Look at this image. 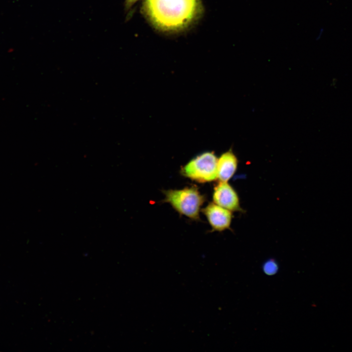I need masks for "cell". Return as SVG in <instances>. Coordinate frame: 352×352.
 <instances>
[{"instance_id": "obj_7", "label": "cell", "mask_w": 352, "mask_h": 352, "mask_svg": "<svg viewBox=\"0 0 352 352\" xmlns=\"http://www.w3.org/2000/svg\"><path fill=\"white\" fill-rule=\"evenodd\" d=\"M265 270L266 273H271L272 272L274 273L275 270L276 269V265L272 263H270L265 264Z\"/></svg>"}, {"instance_id": "obj_3", "label": "cell", "mask_w": 352, "mask_h": 352, "mask_svg": "<svg viewBox=\"0 0 352 352\" xmlns=\"http://www.w3.org/2000/svg\"><path fill=\"white\" fill-rule=\"evenodd\" d=\"M218 159L214 152L203 153L183 166L180 174L198 183L215 181L218 179Z\"/></svg>"}, {"instance_id": "obj_2", "label": "cell", "mask_w": 352, "mask_h": 352, "mask_svg": "<svg viewBox=\"0 0 352 352\" xmlns=\"http://www.w3.org/2000/svg\"><path fill=\"white\" fill-rule=\"evenodd\" d=\"M163 202L169 203L180 215L194 220H200L199 212L206 198L196 186L163 190Z\"/></svg>"}, {"instance_id": "obj_5", "label": "cell", "mask_w": 352, "mask_h": 352, "mask_svg": "<svg viewBox=\"0 0 352 352\" xmlns=\"http://www.w3.org/2000/svg\"><path fill=\"white\" fill-rule=\"evenodd\" d=\"M213 200L216 204L231 212L242 211L237 193L228 182L219 181L215 186Z\"/></svg>"}, {"instance_id": "obj_1", "label": "cell", "mask_w": 352, "mask_h": 352, "mask_svg": "<svg viewBox=\"0 0 352 352\" xmlns=\"http://www.w3.org/2000/svg\"><path fill=\"white\" fill-rule=\"evenodd\" d=\"M142 11L156 29L179 31L187 28L199 17L200 0H145Z\"/></svg>"}, {"instance_id": "obj_6", "label": "cell", "mask_w": 352, "mask_h": 352, "mask_svg": "<svg viewBox=\"0 0 352 352\" xmlns=\"http://www.w3.org/2000/svg\"><path fill=\"white\" fill-rule=\"evenodd\" d=\"M238 159L231 150L223 153L218 159V179L220 181L228 182L236 173Z\"/></svg>"}, {"instance_id": "obj_4", "label": "cell", "mask_w": 352, "mask_h": 352, "mask_svg": "<svg viewBox=\"0 0 352 352\" xmlns=\"http://www.w3.org/2000/svg\"><path fill=\"white\" fill-rule=\"evenodd\" d=\"M212 227V231L221 232L230 229L232 212L213 202L201 209Z\"/></svg>"}, {"instance_id": "obj_8", "label": "cell", "mask_w": 352, "mask_h": 352, "mask_svg": "<svg viewBox=\"0 0 352 352\" xmlns=\"http://www.w3.org/2000/svg\"><path fill=\"white\" fill-rule=\"evenodd\" d=\"M138 0H125V7L126 10H130Z\"/></svg>"}]
</instances>
